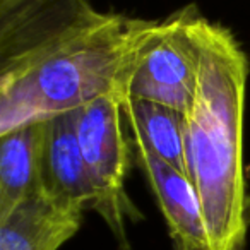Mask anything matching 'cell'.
Returning <instances> with one entry per match:
<instances>
[{
  "instance_id": "1",
  "label": "cell",
  "mask_w": 250,
  "mask_h": 250,
  "mask_svg": "<svg viewBox=\"0 0 250 250\" xmlns=\"http://www.w3.org/2000/svg\"><path fill=\"white\" fill-rule=\"evenodd\" d=\"M156 26L89 0H24L0 12V134L103 96L124 103Z\"/></svg>"
},
{
  "instance_id": "2",
  "label": "cell",
  "mask_w": 250,
  "mask_h": 250,
  "mask_svg": "<svg viewBox=\"0 0 250 250\" xmlns=\"http://www.w3.org/2000/svg\"><path fill=\"white\" fill-rule=\"evenodd\" d=\"M197 87L187 113V177L201 201L209 250H243L249 194L243 170V113L249 60L228 28L195 12Z\"/></svg>"
},
{
  "instance_id": "3",
  "label": "cell",
  "mask_w": 250,
  "mask_h": 250,
  "mask_svg": "<svg viewBox=\"0 0 250 250\" xmlns=\"http://www.w3.org/2000/svg\"><path fill=\"white\" fill-rule=\"evenodd\" d=\"M122 101L103 96L76 110V129L94 190L93 209L122 250H129L127 225L141 218L127 194L134 146L124 132Z\"/></svg>"
},
{
  "instance_id": "4",
  "label": "cell",
  "mask_w": 250,
  "mask_h": 250,
  "mask_svg": "<svg viewBox=\"0 0 250 250\" xmlns=\"http://www.w3.org/2000/svg\"><path fill=\"white\" fill-rule=\"evenodd\" d=\"M195 12V5H187L158 21L130 77L127 98L188 113L199 74V52L192 31Z\"/></svg>"
},
{
  "instance_id": "5",
  "label": "cell",
  "mask_w": 250,
  "mask_h": 250,
  "mask_svg": "<svg viewBox=\"0 0 250 250\" xmlns=\"http://www.w3.org/2000/svg\"><path fill=\"white\" fill-rule=\"evenodd\" d=\"M134 156L143 168L163 212L175 245L185 250H209L201 201L190 178L132 139Z\"/></svg>"
},
{
  "instance_id": "6",
  "label": "cell",
  "mask_w": 250,
  "mask_h": 250,
  "mask_svg": "<svg viewBox=\"0 0 250 250\" xmlns=\"http://www.w3.org/2000/svg\"><path fill=\"white\" fill-rule=\"evenodd\" d=\"M42 188L63 204L93 209L94 190L76 129V110L45 120Z\"/></svg>"
},
{
  "instance_id": "7",
  "label": "cell",
  "mask_w": 250,
  "mask_h": 250,
  "mask_svg": "<svg viewBox=\"0 0 250 250\" xmlns=\"http://www.w3.org/2000/svg\"><path fill=\"white\" fill-rule=\"evenodd\" d=\"M83 214L40 188L0 219V250H59L79 231Z\"/></svg>"
},
{
  "instance_id": "8",
  "label": "cell",
  "mask_w": 250,
  "mask_h": 250,
  "mask_svg": "<svg viewBox=\"0 0 250 250\" xmlns=\"http://www.w3.org/2000/svg\"><path fill=\"white\" fill-rule=\"evenodd\" d=\"M45 120L0 134V219L42 188Z\"/></svg>"
},
{
  "instance_id": "9",
  "label": "cell",
  "mask_w": 250,
  "mask_h": 250,
  "mask_svg": "<svg viewBox=\"0 0 250 250\" xmlns=\"http://www.w3.org/2000/svg\"><path fill=\"white\" fill-rule=\"evenodd\" d=\"M132 139L187 175V115L153 101L127 98L122 103Z\"/></svg>"
},
{
  "instance_id": "10",
  "label": "cell",
  "mask_w": 250,
  "mask_h": 250,
  "mask_svg": "<svg viewBox=\"0 0 250 250\" xmlns=\"http://www.w3.org/2000/svg\"><path fill=\"white\" fill-rule=\"evenodd\" d=\"M21 2H24V0H0V12L9 11V9L16 7V5H19Z\"/></svg>"
},
{
  "instance_id": "11",
  "label": "cell",
  "mask_w": 250,
  "mask_h": 250,
  "mask_svg": "<svg viewBox=\"0 0 250 250\" xmlns=\"http://www.w3.org/2000/svg\"><path fill=\"white\" fill-rule=\"evenodd\" d=\"M175 250H185V249H182V247H178V245H175Z\"/></svg>"
}]
</instances>
